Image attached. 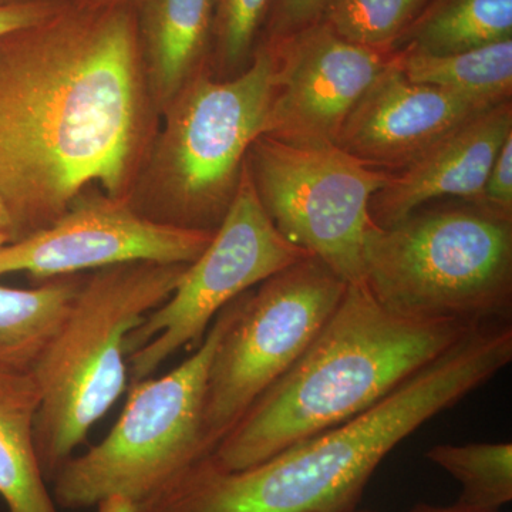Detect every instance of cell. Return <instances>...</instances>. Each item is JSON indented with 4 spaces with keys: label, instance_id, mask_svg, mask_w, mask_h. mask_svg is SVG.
Wrapping results in <instances>:
<instances>
[{
    "label": "cell",
    "instance_id": "5bb4252c",
    "mask_svg": "<svg viewBox=\"0 0 512 512\" xmlns=\"http://www.w3.org/2000/svg\"><path fill=\"white\" fill-rule=\"evenodd\" d=\"M511 134L512 100L477 114L409 167L392 173L370 200V220L390 227L430 202H483L488 174Z\"/></svg>",
    "mask_w": 512,
    "mask_h": 512
},
{
    "label": "cell",
    "instance_id": "44dd1931",
    "mask_svg": "<svg viewBox=\"0 0 512 512\" xmlns=\"http://www.w3.org/2000/svg\"><path fill=\"white\" fill-rule=\"evenodd\" d=\"M430 0H330L320 22L356 45L392 49Z\"/></svg>",
    "mask_w": 512,
    "mask_h": 512
},
{
    "label": "cell",
    "instance_id": "7a4b0ae2",
    "mask_svg": "<svg viewBox=\"0 0 512 512\" xmlns=\"http://www.w3.org/2000/svg\"><path fill=\"white\" fill-rule=\"evenodd\" d=\"M512 360L511 322L484 323L372 409L276 456L228 471L210 457L137 512H352L390 451Z\"/></svg>",
    "mask_w": 512,
    "mask_h": 512
},
{
    "label": "cell",
    "instance_id": "4fadbf2b",
    "mask_svg": "<svg viewBox=\"0 0 512 512\" xmlns=\"http://www.w3.org/2000/svg\"><path fill=\"white\" fill-rule=\"evenodd\" d=\"M399 62L400 53L356 104L336 143L362 163L389 173L409 167L468 120L497 106L412 83Z\"/></svg>",
    "mask_w": 512,
    "mask_h": 512
},
{
    "label": "cell",
    "instance_id": "8fae6325",
    "mask_svg": "<svg viewBox=\"0 0 512 512\" xmlns=\"http://www.w3.org/2000/svg\"><path fill=\"white\" fill-rule=\"evenodd\" d=\"M214 234L153 220L123 198L80 197L52 224L3 245L0 276L28 274L49 281L137 262L188 265Z\"/></svg>",
    "mask_w": 512,
    "mask_h": 512
},
{
    "label": "cell",
    "instance_id": "7c38bea8",
    "mask_svg": "<svg viewBox=\"0 0 512 512\" xmlns=\"http://www.w3.org/2000/svg\"><path fill=\"white\" fill-rule=\"evenodd\" d=\"M266 45L275 59L266 134L308 146H336L356 104L399 59L397 50L356 45L323 22Z\"/></svg>",
    "mask_w": 512,
    "mask_h": 512
},
{
    "label": "cell",
    "instance_id": "f546056e",
    "mask_svg": "<svg viewBox=\"0 0 512 512\" xmlns=\"http://www.w3.org/2000/svg\"><path fill=\"white\" fill-rule=\"evenodd\" d=\"M8 242H10V237H9V235H6V234H0V248H2V247H3V245L8 244Z\"/></svg>",
    "mask_w": 512,
    "mask_h": 512
},
{
    "label": "cell",
    "instance_id": "3957f363",
    "mask_svg": "<svg viewBox=\"0 0 512 512\" xmlns=\"http://www.w3.org/2000/svg\"><path fill=\"white\" fill-rule=\"evenodd\" d=\"M480 325L403 318L348 285L319 335L211 451L222 470L255 466L375 407Z\"/></svg>",
    "mask_w": 512,
    "mask_h": 512
},
{
    "label": "cell",
    "instance_id": "30bf717a",
    "mask_svg": "<svg viewBox=\"0 0 512 512\" xmlns=\"http://www.w3.org/2000/svg\"><path fill=\"white\" fill-rule=\"evenodd\" d=\"M308 256L275 228L244 167L210 245L185 266L170 298L127 336L130 383L153 376L178 350L197 348L225 306Z\"/></svg>",
    "mask_w": 512,
    "mask_h": 512
},
{
    "label": "cell",
    "instance_id": "4316f807",
    "mask_svg": "<svg viewBox=\"0 0 512 512\" xmlns=\"http://www.w3.org/2000/svg\"><path fill=\"white\" fill-rule=\"evenodd\" d=\"M409 512H487V511H478L473 510V508L463 507L460 504H453L450 507H437V505L430 504H416Z\"/></svg>",
    "mask_w": 512,
    "mask_h": 512
},
{
    "label": "cell",
    "instance_id": "484cf974",
    "mask_svg": "<svg viewBox=\"0 0 512 512\" xmlns=\"http://www.w3.org/2000/svg\"><path fill=\"white\" fill-rule=\"evenodd\" d=\"M96 507L99 512H137V505L121 495H111Z\"/></svg>",
    "mask_w": 512,
    "mask_h": 512
},
{
    "label": "cell",
    "instance_id": "8992f818",
    "mask_svg": "<svg viewBox=\"0 0 512 512\" xmlns=\"http://www.w3.org/2000/svg\"><path fill=\"white\" fill-rule=\"evenodd\" d=\"M231 318L232 302L180 366L128 384L127 402L109 434L67 460L53 478L57 507H94L111 495L138 507L208 456L202 434L208 373Z\"/></svg>",
    "mask_w": 512,
    "mask_h": 512
},
{
    "label": "cell",
    "instance_id": "e0dca14e",
    "mask_svg": "<svg viewBox=\"0 0 512 512\" xmlns=\"http://www.w3.org/2000/svg\"><path fill=\"white\" fill-rule=\"evenodd\" d=\"M83 278L59 276L30 289L0 285V369H33L66 318Z\"/></svg>",
    "mask_w": 512,
    "mask_h": 512
},
{
    "label": "cell",
    "instance_id": "cb8c5ba5",
    "mask_svg": "<svg viewBox=\"0 0 512 512\" xmlns=\"http://www.w3.org/2000/svg\"><path fill=\"white\" fill-rule=\"evenodd\" d=\"M483 202L495 211L512 215V134L495 157L485 183Z\"/></svg>",
    "mask_w": 512,
    "mask_h": 512
},
{
    "label": "cell",
    "instance_id": "4dcf8cb0",
    "mask_svg": "<svg viewBox=\"0 0 512 512\" xmlns=\"http://www.w3.org/2000/svg\"><path fill=\"white\" fill-rule=\"evenodd\" d=\"M94 3H123V0H87Z\"/></svg>",
    "mask_w": 512,
    "mask_h": 512
},
{
    "label": "cell",
    "instance_id": "603a6c76",
    "mask_svg": "<svg viewBox=\"0 0 512 512\" xmlns=\"http://www.w3.org/2000/svg\"><path fill=\"white\" fill-rule=\"evenodd\" d=\"M330 0H272L261 42L275 43L322 20Z\"/></svg>",
    "mask_w": 512,
    "mask_h": 512
},
{
    "label": "cell",
    "instance_id": "5b68a950",
    "mask_svg": "<svg viewBox=\"0 0 512 512\" xmlns=\"http://www.w3.org/2000/svg\"><path fill=\"white\" fill-rule=\"evenodd\" d=\"M185 266L137 262L84 276L30 370L40 393L35 441L47 483L127 389V336L170 298Z\"/></svg>",
    "mask_w": 512,
    "mask_h": 512
},
{
    "label": "cell",
    "instance_id": "52a82bcc",
    "mask_svg": "<svg viewBox=\"0 0 512 512\" xmlns=\"http://www.w3.org/2000/svg\"><path fill=\"white\" fill-rule=\"evenodd\" d=\"M274 52L261 42L247 70L197 74L167 107L158 168L165 224L217 231L241 181L249 147L266 134L274 99Z\"/></svg>",
    "mask_w": 512,
    "mask_h": 512
},
{
    "label": "cell",
    "instance_id": "7402d4cb",
    "mask_svg": "<svg viewBox=\"0 0 512 512\" xmlns=\"http://www.w3.org/2000/svg\"><path fill=\"white\" fill-rule=\"evenodd\" d=\"M272 0H214L212 56L220 77L231 79L254 60Z\"/></svg>",
    "mask_w": 512,
    "mask_h": 512
},
{
    "label": "cell",
    "instance_id": "1f68e13d",
    "mask_svg": "<svg viewBox=\"0 0 512 512\" xmlns=\"http://www.w3.org/2000/svg\"><path fill=\"white\" fill-rule=\"evenodd\" d=\"M352 512H380V511L359 510V508H357V510L352 511Z\"/></svg>",
    "mask_w": 512,
    "mask_h": 512
},
{
    "label": "cell",
    "instance_id": "d4e9b609",
    "mask_svg": "<svg viewBox=\"0 0 512 512\" xmlns=\"http://www.w3.org/2000/svg\"><path fill=\"white\" fill-rule=\"evenodd\" d=\"M66 0H36V2L0 5V37L29 28L52 16Z\"/></svg>",
    "mask_w": 512,
    "mask_h": 512
},
{
    "label": "cell",
    "instance_id": "9a60e30c",
    "mask_svg": "<svg viewBox=\"0 0 512 512\" xmlns=\"http://www.w3.org/2000/svg\"><path fill=\"white\" fill-rule=\"evenodd\" d=\"M137 26L151 92L167 107L207 70L214 0H141Z\"/></svg>",
    "mask_w": 512,
    "mask_h": 512
},
{
    "label": "cell",
    "instance_id": "277c9868",
    "mask_svg": "<svg viewBox=\"0 0 512 512\" xmlns=\"http://www.w3.org/2000/svg\"><path fill=\"white\" fill-rule=\"evenodd\" d=\"M430 202L363 239V285L403 318L511 322L512 215L483 202Z\"/></svg>",
    "mask_w": 512,
    "mask_h": 512
},
{
    "label": "cell",
    "instance_id": "83f0119b",
    "mask_svg": "<svg viewBox=\"0 0 512 512\" xmlns=\"http://www.w3.org/2000/svg\"><path fill=\"white\" fill-rule=\"evenodd\" d=\"M12 229V218H10L8 208L0 200V234L9 235L10 241H12Z\"/></svg>",
    "mask_w": 512,
    "mask_h": 512
},
{
    "label": "cell",
    "instance_id": "d6986e66",
    "mask_svg": "<svg viewBox=\"0 0 512 512\" xmlns=\"http://www.w3.org/2000/svg\"><path fill=\"white\" fill-rule=\"evenodd\" d=\"M399 53L400 69L412 83L429 84L491 104L512 100V40L451 55Z\"/></svg>",
    "mask_w": 512,
    "mask_h": 512
},
{
    "label": "cell",
    "instance_id": "2e32d148",
    "mask_svg": "<svg viewBox=\"0 0 512 512\" xmlns=\"http://www.w3.org/2000/svg\"><path fill=\"white\" fill-rule=\"evenodd\" d=\"M39 404L32 373L0 369V498L8 512H59L37 458Z\"/></svg>",
    "mask_w": 512,
    "mask_h": 512
},
{
    "label": "cell",
    "instance_id": "ffe728a7",
    "mask_svg": "<svg viewBox=\"0 0 512 512\" xmlns=\"http://www.w3.org/2000/svg\"><path fill=\"white\" fill-rule=\"evenodd\" d=\"M426 457L461 485L457 504L497 512L511 503V443L439 444Z\"/></svg>",
    "mask_w": 512,
    "mask_h": 512
},
{
    "label": "cell",
    "instance_id": "f1b7e54d",
    "mask_svg": "<svg viewBox=\"0 0 512 512\" xmlns=\"http://www.w3.org/2000/svg\"><path fill=\"white\" fill-rule=\"evenodd\" d=\"M36 2V0H0V5H10V3Z\"/></svg>",
    "mask_w": 512,
    "mask_h": 512
},
{
    "label": "cell",
    "instance_id": "ac0fdd59",
    "mask_svg": "<svg viewBox=\"0 0 512 512\" xmlns=\"http://www.w3.org/2000/svg\"><path fill=\"white\" fill-rule=\"evenodd\" d=\"M512 40V0H430L394 50L451 55Z\"/></svg>",
    "mask_w": 512,
    "mask_h": 512
},
{
    "label": "cell",
    "instance_id": "9c48e42d",
    "mask_svg": "<svg viewBox=\"0 0 512 512\" xmlns=\"http://www.w3.org/2000/svg\"><path fill=\"white\" fill-rule=\"evenodd\" d=\"M245 167L275 228L346 284L363 285L370 200L392 173L335 144H292L268 134L249 147Z\"/></svg>",
    "mask_w": 512,
    "mask_h": 512
},
{
    "label": "cell",
    "instance_id": "ba28073f",
    "mask_svg": "<svg viewBox=\"0 0 512 512\" xmlns=\"http://www.w3.org/2000/svg\"><path fill=\"white\" fill-rule=\"evenodd\" d=\"M348 284L315 256L301 259L232 302L212 359L202 434L208 456L239 419L311 346Z\"/></svg>",
    "mask_w": 512,
    "mask_h": 512
},
{
    "label": "cell",
    "instance_id": "6da1fadb",
    "mask_svg": "<svg viewBox=\"0 0 512 512\" xmlns=\"http://www.w3.org/2000/svg\"><path fill=\"white\" fill-rule=\"evenodd\" d=\"M140 53L124 2L66 0L0 37V200L12 241L62 217L87 185L123 198L143 120Z\"/></svg>",
    "mask_w": 512,
    "mask_h": 512
}]
</instances>
